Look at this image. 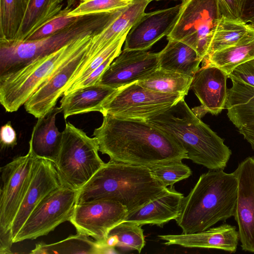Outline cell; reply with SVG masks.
<instances>
[{
	"mask_svg": "<svg viewBox=\"0 0 254 254\" xmlns=\"http://www.w3.org/2000/svg\"><path fill=\"white\" fill-rule=\"evenodd\" d=\"M103 116L102 124L93 135L99 151L110 160L151 168L188 159L172 137L147 121Z\"/></svg>",
	"mask_w": 254,
	"mask_h": 254,
	"instance_id": "cell-1",
	"label": "cell"
},
{
	"mask_svg": "<svg viewBox=\"0 0 254 254\" xmlns=\"http://www.w3.org/2000/svg\"><path fill=\"white\" fill-rule=\"evenodd\" d=\"M149 167L110 160L78 190L76 204L100 200L119 202L128 213L165 194Z\"/></svg>",
	"mask_w": 254,
	"mask_h": 254,
	"instance_id": "cell-2",
	"label": "cell"
},
{
	"mask_svg": "<svg viewBox=\"0 0 254 254\" xmlns=\"http://www.w3.org/2000/svg\"><path fill=\"white\" fill-rule=\"evenodd\" d=\"M184 99L146 121L172 137L193 163L209 170H224L232 155L231 149L190 109Z\"/></svg>",
	"mask_w": 254,
	"mask_h": 254,
	"instance_id": "cell-3",
	"label": "cell"
},
{
	"mask_svg": "<svg viewBox=\"0 0 254 254\" xmlns=\"http://www.w3.org/2000/svg\"><path fill=\"white\" fill-rule=\"evenodd\" d=\"M238 187L234 172L209 170L201 174L184 197L180 215L175 220L182 233L201 232L234 216Z\"/></svg>",
	"mask_w": 254,
	"mask_h": 254,
	"instance_id": "cell-4",
	"label": "cell"
},
{
	"mask_svg": "<svg viewBox=\"0 0 254 254\" xmlns=\"http://www.w3.org/2000/svg\"><path fill=\"white\" fill-rule=\"evenodd\" d=\"M125 9L79 16L73 23L53 34L33 41H3L0 43V65L11 73L32 62L58 50L84 36L97 34Z\"/></svg>",
	"mask_w": 254,
	"mask_h": 254,
	"instance_id": "cell-5",
	"label": "cell"
},
{
	"mask_svg": "<svg viewBox=\"0 0 254 254\" xmlns=\"http://www.w3.org/2000/svg\"><path fill=\"white\" fill-rule=\"evenodd\" d=\"M95 35L80 37L16 72L0 77V102L5 110L17 111L64 62Z\"/></svg>",
	"mask_w": 254,
	"mask_h": 254,
	"instance_id": "cell-6",
	"label": "cell"
},
{
	"mask_svg": "<svg viewBox=\"0 0 254 254\" xmlns=\"http://www.w3.org/2000/svg\"><path fill=\"white\" fill-rule=\"evenodd\" d=\"M60 151L55 163L62 186L80 189L104 165L96 137H90L69 122L62 131Z\"/></svg>",
	"mask_w": 254,
	"mask_h": 254,
	"instance_id": "cell-7",
	"label": "cell"
},
{
	"mask_svg": "<svg viewBox=\"0 0 254 254\" xmlns=\"http://www.w3.org/2000/svg\"><path fill=\"white\" fill-rule=\"evenodd\" d=\"M222 16L217 0H182L178 17L167 39L187 44L202 61Z\"/></svg>",
	"mask_w": 254,
	"mask_h": 254,
	"instance_id": "cell-8",
	"label": "cell"
},
{
	"mask_svg": "<svg viewBox=\"0 0 254 254\" xmlns=\"http://www.w3.org/2000/svg\"><path fill=\"white\" fill-rule=\"evenodd\" d=\"M185 97L154 91L136 82L117 89L103 104L100 113L120 119L146 121Z\"/></svg>",
	"mask_w": 254,
	"mask_h": 254,
	"instance_id": "cell-9",
	"label": "cell"
},
{
	"mask_svg": "<svg viewBox=\"0 0 254 254\" xmlns=\"http://www.w3.org/2000/svg\"><path fill=\"white\" fill-rule=\"evenodd\" d=\"M78 190L61 186L48 195L28 217L13 243L48 235L69 221L76 204Z\"/></svg>",
	"mask_w": 254,
	"mask_h": 254,
	"instance_id": "cell-10",
	"label": "cell"
},
{
	"mask_svg": "<svg viewBox=\"0 0 254 254\" xmlns=\"http://www.w3.org/2000/svg\"><path fill=\"white\" fill-rule=\"evenodd\" d=\"M35 159L28 151L0 168V230H10L30 183Z\"/></svg>",
	"mask_w": 254,
	"mask_h": 254,
	"instance_id": "cell-11",
	"label": "cell"
},
{
	"mask_svg": "<svg viewBox=\"0 0 254 254\" xmlns=\"http://www.w3.org/2000/svg\"><path fill=\"white\" fill-rule=\"evenodd\" d=\"M128 211L121 203L100 200L76 204L69 222L77 233L104 244L110 231L125 221Z\"/></svg>",
	"mask_w": 254,
	"mask_h": 254,
	"instance_id": "cell-12",
	"label": "cell"
},
{
	"mask_svg": "<svg viewBox=\"0 0 254 254\" xmlns=\"http://www.w3.org/2000/svg\"><path fill=\"white\" fill-rule=\"evenodd\" d=\"M92 39L76 51L27 100L24 104L27 113L38 119L46 116L55 107L82 64Z\"/></svg>",
	"mask_w": 254,
	"mask_h": 254,
	"instance_id": "cell-13",
	"label": "cell"
},
{
	"mask_svg": "<svg viewBox=\"0 0 254 254\" xmlns=\"http://www.w3.org/2000/svg\"><path fill=\"white\" fill-rule=\"evenodd\" d=\"M159 68L158 53L123 50L96 84L118 89L146 78Z\"/></svg>",
	"mask_w": 254,
	"mask_h": 254,
	"instance_id": "cell-14",
	"label": "cell"
},
{
	"mask_svg": "<svg viewBox=\"0 0 254 254\" xmlns=\"http://www.w3.org/2000/svg\"><path fill=\"white\" fill-rule=\"evenodd\" d=\"M238 179V195L234 215L241 247L254 253V156L241 162L233 172Z\"/></svg>",
	"mask_w": 254,
	"mask_h": 254,
	"instance_id": "cell-15",
	"label": "cell"
},
{
	"mask_svg": "<svg viewBox=\"0 0 254 254\" xmlns=\"http://www.w3.org/2000/svg\"><path fill=\"white\" fill-rule=\"evenodd\" d=\"M181 3L173 7L145 13L127 34L124 50L147 51L167 36L178 17Z\"/></svg>",
	"mask_w": 254,
	"mask_h": 254,
	"instance_id": "cell-16",
	"label": "cell"
},
{
	"mask_svg": "<svg viewBox=\"0 0 254 254\" xmlns=\"http://www.w3.org/2000/svg\"><path fill=\"white\" fill-rule=\"evenodd\" d=\"M61 186L55 164L36 158L30 183L11 226L13 240L37 206Z\"/></svg>",
	"mask_w": 254,
	"mask_h": 254,
	"instance_id": "cell-17",
	"label": "cell"
},
{
	"mask_svg": "<svg viewBox=\"0 0 254 254\" xmlns=\"http://www.w3.org/2000/svg\"><path fill=\"white\" fill-rule=\"evenodd\" d=\"M228 75L213 66H202L192 76L190 88L201 105L197 107L199 116L207 113L218 115L225 108L228 95Z\"/></svg>",
	"mask_w": 254,
	"mask_h": 254,
	"instance_id": "cell-18",
	"label": "cell"
},
{
	"mask_svg": "<svg viewBox=\"0 0 254 254\" xmlns=\"http://www.w3.org/2000/svg\"><path fill=\"white\" fill-rule=\"evenodd\" d=\"M166 245H177L189 248L215 249L235 253L239 235L235 226L223 224L218 227L191 234L158 236Z\"/></svg>",
	"mask_w": 254,
	"mask_h": 254,
	"instance_id": "cell-19",
	"label": "cell"
},
{
	"mask_svg": "<svg viewBox=\"0 0 254 254\" xmlns=\"http://www.w3.org/2000/svg\"><path fill=\"white\" fill-rule=\"evenodd\" d=\"M184 198L182 193L170 186L161 196L129 212L125 221L141 225L151 224L162 227L179 217Z\"/></svg>",
	"mask_w": 254,
	"mask_h": 254,
	"instance_id": "cell-20",
	"label": "cell"
},
{
	"mask_svg": "<svg viewBox=\"0 0 254 254\" xmlns=\"http://www.w3.org/2000/svg\"><path fill=\"white\" fill-rule=\"evenodd\" d=\"M62 112L55 107L45 116L38 118L32 131L29 151L35 158L56 162L63 138V132L56 125L57 115Z\"/></svg>",
	"mask_w": 254,
	"mask_h": 254,
	"instance_id": "cell-21",
	"label": "cell"
},
{
	"mask_svg": "<svg viewBox=\"0 0 254 254\" xmlns=\"http://www.w3.org/2000/svg\"><path fill=\"white\" fill-rule=\"evenodd\" d=\"M153 0H132L131 3L117 17L100 32L94 35L87 52L86 65L117 38L128 32L145 12L146 7Z\"/></svg>",
	"mask_w": 254,
	"mask_h": 254,
	"instance_id": "cell-22",
	"label": "cell"
},
{
	"mask_svg": "<svg viewBox=\"0 0 254 254\" xmlns=\"http://www.w3.org/2000/svg\"><path fill=\"white\" fill-rule=\"evenodd\" d=\"M116 90L95 84L64 95L60 101V107L64 119L75 115L93 111L100 112L103 104Z\"/></svg>",
	"mask_w": 254,
	"mask_h": 254,
	"instance_id": "cell-23",
	"label": "cell"
},
{
	"mask_svg": "<svg viewBox=\"0 0 254 254\" xmlns=\"http://www.w3.org/2000/svg\"><path fill=\"white\" fill-rule=\"evenodd\" d=\"M254 59V27L250 26L235 45L214 52L202 61V66H213L230 73L239 65Z\"/></svg>",
	"mask_w": 254,
	"mask_h": 254,
	"instance_id": "cell-24",
	"label": "cell"
},
{
	"mask_svg": "<svg viewBox=\"0 0 254 254\" xmlns=\"http://www.w3.org/2000/svg\"><path fill=\"white\" fill-rule=\"evenodd\" d=\"M160 68L193 76L202 62L196 51L185 43L168 40L158 53Z\"/></svg>",
	"mask_w": 254,
	"mask_h": 254,
	"instance_id": "cell-25",
	"label": "cell"
},
{
	"mask_svg": "<svg viewBox=\"0 0 254 254\" xmlns=\"http://www.w3.org/2000/svg\"><path fill=\"white\" fill-rule=\"evenodd\" d=\"M232 81L226 105L228 117L238 129L254 125V87Z\"/></svg>",
	"mask_w": 254,
	"mask_h": 254,
	"instance_id": "cell-26",
	"label": "cell"
},
{
	"mask_svg": "<svg viewBox=\"0 0 254 254\" xmlns=\"http://www.w3.org/2000/svg\"><path fill=\"white\" fill-rule=\"evenodd\" d=\"M32 254H117L115 249L107 247L89 237L79 234L70 235L61 241L47 244L39 243L31 252Z\"/></svg>",
	"mask_w": 254,
	"mask_h": 254,
	"instance_id": "cell-27",
	"label": "cell"
},
{
	"mask_svg": "<svg viewBox=\"0 0 254 254\" xmlns=\"http://www.w3.org/2000/svg\"><path fill=\"white\" fill-rule=\"evenodd\" d=\"M66 0H27L25 13L14 40L24 41L63 9Z\"/></svg>",
	"mask_w": 254,
	"mask_h": 254,
	"instance_id": "cell-28",
	"label": "cell"
},
{
	"mask_svg": "<svg viewBox=\"0 0 254 254\" xmlns=\"http://www.w3.org/2000/svg\"><path fill=\"white\" fill-rule=\"evenodd\" d=\"M192 76L159 68L138 84L148 89L166 94L187 95Z\"/></svg>",
	"mask_w": 254,
	"mask_h": 254,
	"instance_id": "cell-29",
	"label": "cell"
},
{
	"mask_svg": "<svg viewBox=\"0 0 254 254\" xmlns=\"http://www.w3.org/2000/svg\"><path fill=\"white\" fill-rule=\"evenodd\" d=\"M250 26L242 19H230L222 15L212 32L206 56L235 45L245 35Z\"/></svg>",
	"mask_w": 254,
	"mask_h": 254,
	"instance_id": "cell-30",
	"label": "cell"
},
{
	"mask_svg": "<svg viewBox=\"0 0 254 254\" xmlns=\"http://www.w3.org/2000/svg\"><path fill=\"white\" fill-rule=\"evenodd\" d=\"M142 226L124 221L110 231L104 244L109 248L137 251L140 253L145 244Z\"/></svg>",
	"mask_w": 254,
	"mask_h": 254,
	"instance_id": "cell-31",
	"label": "cell"
},
{
	"mask_svg": "<svg viewBox=\"0 0 254 254\" xmlns=\"http://www.w3.org/2000/svg\"><path fill=\"white\" fill-rule=\"evenodd\" d=\"M27 0H0V40L15 39Z\"/></svg>",
	"mask_w": 254,
	"mask_h": 254,
	"instance_id": "cell-32",
	"label": "cell"
},
{
	"mask_svg": "<svg viewBox=\"0 0 254 254\" xmlns=\"http://www.w3.org/2000/svg\"><path fill=\"white\" fill-rule=\"evenodd\" d=\"M152 175L166 187L186 179L191 175L190 168L182 160L174 161L150 168Z\"/></svg>",
	"mask_w": 254,
	"mask_h": 254,
	"instance_id": "cell-33",
	"label": "cell"
},
{
	"mask_svg": "<svg viewBox=\"0 0 254 254\" xmlns=\"http://www.w3.org/2000/svg\"><path fill=\"white\" fill-rule=\"evenodd\" d=\"M132 0H78V4L69 15L78 17L114 11L128 6Z\"/></svg>",
	"mask_w": 254,
	"mask_h": 254,
	"instance_id": "cell-34",
	"label": "cell"
},
{
	"mask_svg": "<svg viewBox=\"0 0 254 254\" xmlns=\"http://www.w3.org/2000/svg\"><path fill=\"white\" fill-rule=\"evenodd\" d=\"M72 7H65L57 15L31 34L24 41L42 39L63 29L74 22L78 17L69 15Z\"/></svg>",
	"mask_w": 254,
	"mask_h": 254,
	"instance_id": "cell-35",
	"label": "cell"
},
{
	"mask_svg": "<svg viewBox=\"0 0 254 254\" xmlns=\"http://www.w3.org/2000/svg\"><path fill=\"white\" fill-rule=\"evenodd\" d=\"M228 78L254 87V59L236 67L228 75Z\"/></svg>",
	"mask_w": 254,
	"mask_h": 254,
	"instance_id": "cell-36",
	"label": "cell"
},
{
	"mask_svg": "<svg viewBox=\"0 0 254 254\" xmlns=\"http://www.w3.org/2000/svg\"><path fill=\"white\" fill-rule=\"evenodd\" d=\"M222 15L233 19H242L245 0H217Z\"/></svg>",
	"mask_w": 254,
	"mask_h": 254,
	"instance_id": "cell-37",
	"label": "cell"
},
{
	"mask_svg": "<svg viewBox=\"0 0 254 254\" xmlns=\"http://www.w3.org/2000/svg\"><path fill=\"white\" fill-rule=\"evenodd\" d=\"M17 144L16 133L10 122L2 126L0 130L1 148H12Z\"/></svg>",
	"mask_w": 254,
	"mask_h": 254,
	"instance_id": "cell-38",
	"label": "cell"
},
{
	"mask_svg": "<svg viewBox=\"0 0 254 254\" xmlns=\"http://www.w3.org/2000/svg\"><path fill=\"white\" fill-rule=\"evenodd\" d=\"M13 244L10 230H0V254H11V248Z\"/></svg>",
	"mask_w": 254,
	"mask_h": 254,
	"instance_id": "cell-39",
	"label": "cell"
},
{
	"mask_svg": "<svg viewBox=\"0 0 254 254\" xmlns=\"http://www.w3.org/2000/svg\"><path fill=\"white\" fill-rule=\"evenodd\" d=\"M242 19L254 27V0H245Z\"/></svg>",
	"mask_w": 254,
	"mask_h": 254,
	"instance_id": "cell-40",
	"label": "cell"
},
{
	"mask_svg": "<svg viewBox=\"0 0 254 254\" xmlns=\"http://www.w3.org/2000/svg\"><path fill=\"white\" fill-rule=\"evenodd\" d=\"M239 132L243 135L254 150V125L243 126L239 129Z\"/></svg>",
	"mask_w": 254,
	"mask_h": 254,
	"instance_id": "cell-41",
	"label": "cell"
},
{
	"mask_svg": "<svg viewBox=\"0 0 254 254\" xmlns=\"http://www.w3.org/2000/svg\"><path fill=\"white\" fill-rule=\"evenodd\" d=\"M77 0H66V7L68 8L72 7Z\"/></svg>",
	"mask_w": 254,
	"mask_h": 254,
	"instance_id": "cell-42",
	"label": "cell"
},
{
	"mask_svg": "<svg viewBox=\"0 0 254 254\" xmlns=\"http://www.w3.org/2000/svg\"></svg>",
	"mask_w": 254,
	"mask_h": 254,
	"instance_id": "cell-43",
	"label": "cell"
}]
</instances>
